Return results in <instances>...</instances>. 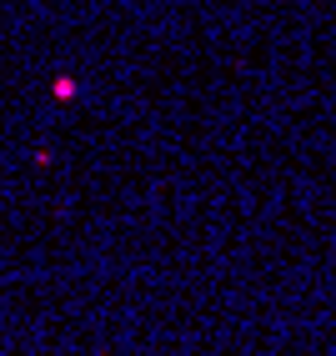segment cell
Returning <instances> with one entry per match:
<instances>
[{
    "label": "cell",
    "mask_w": 336,
    "mask_h": 356,
    "mask_svg": "<svg viewBox=\"0 0 336 356\" xmlns=\"http://www.w3.org/2000/svg\"><path fill=\"white\" fill-rule=\"evenodd\" d=\"M95 356H111V351H95Z\"/></svg>",
    "instance_id": "obj_2"
},
{
    "label": "cell",
    "mask_w": 336,
    "mask_h": 356,
    "mask_svg": "<svg viewBox=\"0 0 336 356\" xmlns=\"http://www.w3.org/2000/svg\"><path fill=\"white\" fill-rule=\"evenodd\" d=\"M76 96H81L76 76H56V81H51V101H61V106H65V101H76Z\"/></svg>",
    "instance_id": "obj_1"
}]
</instances>
